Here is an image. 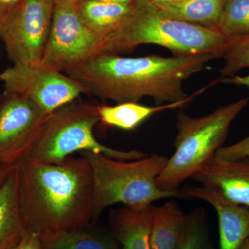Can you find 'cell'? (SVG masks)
<instances>
[{
    "label": "cell",
    "instance_id": "1",
    "mask_svg": "<svg viewBox=\"0 0 249 249\" xmlns=\"http://www.w3.org/2000/svg\"><path fill=\"white\" fill-rule=\"evenodd\" d=\"M217 58L211 53L174 55L170 58L148 55L125 58L102 53L66 72L86 89L87 93L117 104L139 103L153 98L157 106L188 99L185 80L204 70Z\"/></svg>",
    "mask_w": 249,
    "mask_h": 249
},
{
    "label": "cell",
    "instance_id": "2",
    "mask_svg": "<svg viewBox=\"0 0 249 249\" xmlns=\"http://www.w3.org/2000/svg\"><path fill=\"white\" fill-rule=\"evenodd\" d=\"M24 219L39 235L85 229L93 222L89 161L70 156L56 164L26 157L17 163Z\"/></svg>",
    "mask_w": 249,
    "mask_h": 249
},
{
    "label": "cell",
    "instance_id": "3",
    "mask_svg": "<svg viewBox=\"0 0 249 249\" xmlns=\"http://www.w3.org/2000/svg\"><path fill=\"white\" fill-rule=\"evenodd\" d=\"M229 38L214 29L178 20L150 0H137L117 29L105 37L106 53H127L142 45H155L175 55L211 53L222 58Z\"/></svg>",
    "mask_w": 249,
    "mask_h": 249
},
{
    "label": "cell",
    "instance_id": "4",
    "mask_svg": "<svg viewBox=\"0 0 249 249\" xmlns=\"http://www.w3.org/2000/svg\"><path fill=\"white\" fill-rule=\"evenodd\" d=\"M92 173L93 221L116 204L136 206L153 204L168 198H183L178 191L160 189L157 180L168 161L164 155H147L138 160H114L101 153L82 151Z\"/></svg>",
    "mask_w": 249,
    "mask_h": 249
},
{
    "label": "cell",
    "instance_id": "5",
    "mask_svg": "<svg viewBox=\"0 0 249 249\" xmlns=\"http://www.w3.org/2000/svg\"><path fill=\"white\" fill-rule=\"evenodd\" d=\"M249 102V98H242L200 117L178 111L175 150L157 178V186L164 191H178L222 147L232 123Z\"/></svg>",
    "mask_w": 249,
    "mask_h": 249
},
{
    "label": "cell",
    "instance_id": "6",
    "mask_svg": "<svg viewBox=\"0 0 249 249\" xmlns=\"http://www.w3.org/2000/svg\"><path fill=\"white\" fill-rule=\"evenodd\" d=\"M101 121L98 106L72 101L54 111L42 126L28 157L56 164L76 152L101 153L114 160H138L147 154L138 150H116L95 138L93 129Z\"/></svg>",
    "mask_w": 249,
    "mask_h": 249
},
{
    "label": "cell",
    "instance_id": "7",
    "mask_svg": "<svg viewBox=\"0 0 249 249\" xmlns=\"http://www.w3.org/2000/svg\"><path fill=\"white\" fill-rule=\"evenodd\" d=\"M102 53H106L105 37L83 22L76 5H55L40 63L56 71H67Z\"/></svg>",
    "mask_w": 249,
    "mask_h": 249
},
{
    "label": "cell",
    "instance_id": "8",
    "mask_svg": "<svg viewBox=\"0 0 249 249\" xmlns=\"http://www.w3.org/2000/svg\"><path fill=\"white\" fill-rule=\"evenodd\" d=\"M54 7L53 0H19L10 5L0 38L14 64L40 63Z\"/></svg>",
    "mask_w": 249,
    "mask_h": 249
},
{
    "label": "cell",
    "instance_id": "9",
    "mask_svg": "<svg viewBox=\"0 0 249 249\" xmlns=\"http://www.w3.org/2000/svg\"><path fill=\"white\" fill-rule=\"evenodd\" d=\"M6 92L25 96L48 114L75 101L86 89L61 72L38 64H14L0 73Z\"/></svg>",
    "mask_w": 249,
    "mask_h": 249
},
{
    "label": "cell",
    "instance_id": "10",
    "mask_svg": "<svg viewBox=\"0 0 249 249\" xmlns=\"http://www.w3.org/2000/svg\"><path fill=\"white\" fill-rule=\"evenodd\" d=\"M51 114L22 95H0V164L16 165L27 157Z\"/></svg>",
    "mask_w": 249,
    "mask_h": 249
},
{
    "label": "cell",
    "instance_id": "11",
    "mask_svg": "<svg viewBox=\"0 0 249 249\" xmlns=\"http://www.w3.org/2000/svg\"><path fill=\"white\" fill-rule=\"evenodd\" d=\"M191 178L249 209V157L227 160L215 155Z\"/></svg>",
    "mask_w": 249,
    "mask_h": 249
},
{
    "label": "cell",
    "instance_id": "12",
    "mask_svg": "<svg viewBox=\"0 0 249 249\" xmlns=\"http://www.w3.org/2000/svg\"><path fill=\"white\" fill-rule=\"evenodd\" d=\"M179 190L184 199H197L211 205L219 224V249H240L249 239V209L227 200L202 186L187 185Z\"/></svg>",
    "mask_w": 249,
    "mask_h": 249
},
{
    "label": "cell",
    "instance_id": "13",
    "mask_svg": "<svg viewBox=\"0 0 249 249\" xmlns=\"http://www.w3.org/2000/svg\"><path fill=\"white\" fill-rule=\"evenodd\" d=\"M153 204L124 206L109 214L111 236L121 249H151Z\"/></svg>",
    "mask_w": 249,
    "mask_h": 249
},
{
    "label": "cell",
    "instance_id": "14",
    "mask_svg": "<svg viewBox=\"0 0 249 249\" xmlns=\"http://www.w3.org/2000/svg\"><path fill=\"white\" fill-rule=\"evenodd\" d=\"M30 231L24 219L17 164L0 184V249H11Z\"/></svg>",
    "mask_w": 249,
    "mask_h": 249
},
{
    "label": "cell",
    "instance_id": "15",
    "mask_svg": "<svg viewBox=\"0 0 249 249\" xmlns=\"http://www.w3.org/2000/svg\"><path fill=\"white\" fill-rule=\"evenodd\" d=\"M187 218L175 201L155 209L152 219L150 249H178L182 240Z\"/></svg>",
    "mask_w": 249,
    "mask_h": 249
},
{
    "label": "cell",
    "instance_id": "16",
    "mask_svg": "<svg viewBox=\"0 0 249 249\" xmlns=\"http://www.w3.org/2000/svg\"><path fill=\"white\" fill-rule=\"evenodd\" d=\"M197 93L182 102L167 103L155 107L142 106L139 103H124L116 106H98L101 121L106 125L115 127L124 130H133L147 119L167 109H178L188 104Z\"/></svg>",
    "mask_w": 249,
    "mask_h": 249
},
{
    "label": "cell",
    "instance_id": "17",
    "mask_svg": "<svg viewBox=\"0 0 249 249\" xmlns=\"http://www.w3.org/2000/svg\"><path fill=\"white\" fill-rule=\"evenodd\" d=\"M133 4H119L96 0H78L76 9L83 22L102 37H106L124 22Z\"/></svg>",
    "mask_w": 249,
    "mask_h": 249
},
{
    "label": "cell",
    "instance_id": "18",
    "mask_svg": "<svg viewBox=\"0 0 249 249\" xmlns=\"http://www.w3.org/2000/svg\"><path fill=\"white\" fill-rule=\"evenodd\" d=\"M226 0H186L160 8L169 17L214 29L222 16Z\"/></svg>",
    "mask_w": 249,
    "mask_h": 249
},
{
    "label": "cell",
    "instance_id": "19",
    "mask_svg": "<svg viewBox=\"0 0 249 249\" xmlns=\"http://www.w3.org/2000/svg\"><path fill=\"white\" fill-rule=\"evenodd\" d=\"M42 249H121L114 237L85 229L40 235Z\"/></svg>",
    "mask_w": 249,
    "mask_h": 249
},
{
    "label": "cell",
    "instance_id": "20",
    "mask_svg": "<svg viewBox=\"0 0 249 249\" xmlns=\"http://www.w3.org/2000/svg\"><path fill=\"white\" fill-rule=\"evenodd\" d=\"M214 30L228 38L249 35V0H226Z\"/></svg>",
    "mask_w": 249,
    "mask_h": 249
},
{
    "label": "cell",
    "instance_id": "21",
    "mask_svg": "<svg viewBox=\"0 0 249 249\" xmlns=\"http://www.w3.org/2000/svg\"><path fill=\"white\" fill-rule=\"evenodd\" d=\"M222 58L224 64L218 78L219 81L249 68V35L229 38Z\"/></svg>",
    "mask_w": 249,
    "mask_h": 249
},
{
    "label": "cell",
    "instance_id": "22",
    "mask_svg": "<svg viewBox=\"0 0 249 249\" xmlns=\"http://www.w3.org/2000/svg\"><path fill=\"white\" fill-rule=\"evenodd\" d=\"M178 249H212L204 210L195 209L188 214L182 240Z\"/></svg>",
    "mask_w": 249,
    "mask_h": 249
},
{
    "label": "cell",
    "instance_id": "23",
    "mask_svg": "<svg viewBox=\"0 0 249 249\" xmlns=\"http://www.w3.org/2000/svg\"><path fill=\"white\" fill-rule=\"evenodd\" d=\"M215 155L227 160L249 157V135L232 145L220 147Z\"/></svg>",
    "mask_w": 249,
    "mask_h": 249
},
{
    "label": "cell",
    "instance_id": "24",
    "mask_svg": "<svg viewBox=\"0 0 249 249\" xmlns=\"http://www.w3.org/2000/svg\"><path fill=\"white\" fill-rule=\"evenodd\" d=\"M11 249H42L40 235L36 232L29 231L20 242Z\"/></svg>",
    "mask_w": 249,
    "mask_h": 249
},
{
    "label": "cell",
    "instance_id": "25",
    "mask_svg": "<svg viewBox=\"0 0 249 249\" xmlns=\"http://www.w3.org/2000/svg\"><path fill=\"white\" fill-rule=\"evenodd\" d=\"M220 82L227 83V84L237 85V86L247 87L249 89V75L245 76H235H235L223 78Z\"/></svg>",
    "mask_w": 249,
    "mask_h": 249
},
{
    "label": "cell",
    "instance_id": "26",
    "mask_svg": "<svg viewBox=\"0 0 249 249\" xmlns=\"http://www.w3.org/2000/svg\"><path fill=\"white\" fill-rule=\"evenodd\" d=\"M10 5L11 4H5L0 2V36L1 35V33H2L5 19H6L8 11H9Z\"/></svg>",
    "mask_w": 249,
    "mask_h": 249
},
{
    "label": "cell",
    "instance_id": "27",
    "mask_svg": "<svg viewBox=\"0 0 249 249\" xmlns=\"http://www.w3.org/2000/svg\"><path fill=\"white\" fill-rule=\"evenodd\" d=\"M150 1L159 8L165 7L170 5L178 4L186 0H150Z\"/></svg>",
    "mask_w": 249,
    "mask_h": 249
},
{
    "label": "cell",
    "instance_id": "28",
    "mask_svg": "<svg viewBox=\"0 0 249 249\" xmlns=\"http://www.w3.org/2000/svg\"><path fill=\"white\" fill-rule=\"evenodd\" d=\"M16 165L0 164V184L7 178Z\"/></svg>",
    "mask_w": 249,
    "mask_h": 249
},
{
    "label": "cell",
    "instance_id": "29",
    "mask_svg": "<svg viewBox=\"0 0 249 249\" xmlns=\"http://www.w3.org/2000/svg\"><path fill=\"white\" fill-rule=\"evenodd\" d=\"M96 1H104V2L113 3L119 4H133L137 0H96Z\"/></svg>",
    "mask_w": 249,
    "mask_h": 249
},
{
    "label": "cell",
    "instance_id": "30",
    "mask_svg": "<svg viewBox=\"0 0 249 249\" xmlns=\"http://www.w3.org/2000/svg\"><path fill=\"white\" fill-rule=\"evenodd\" d=\"M55 5H76L78 0H53Z\"/></svg>",
    "mask_w": 249,
    "mask_h": 249
},
{
    "label": "cell",
    "instance_id": "31",
    "mask_svg": "<svg viewBox=\"0 0 249 249\" xmlns=\"http://www.w3.org/2000/svg\"><path fill=\"white\" fill-rule=\"evenodd\" d=\"M19 0H0V2L5 4H13L17 2Z\"/></svg>",
    "mask_w": 249,
    "mask_h": 249
},
{
    "label": "cell",
    "instance_id": "32",
    "mask_svg": "<svg viewBox=\"0 0 249 249\" xmlns=\"http://www.w3.org/2000/svg\"><path fill=\"white\" fill-rule=\"evenodd\" d=\"M240 249H249V239L247 242L242 245V247H241Z\"/></svg>",
    "mask_w": 249,
    "mask_h": 249
}]
</instances>
